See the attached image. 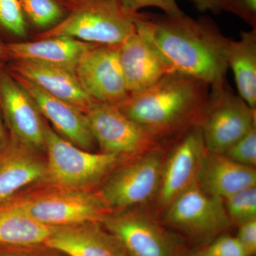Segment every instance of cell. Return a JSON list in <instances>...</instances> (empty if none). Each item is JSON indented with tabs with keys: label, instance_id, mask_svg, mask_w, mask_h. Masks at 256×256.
<instances>
[{
	"label": "cell",
	"instance_id": "obj_1",
	"mask_svg": "<svg viewBox=\"0 0 256 256\" xmlns=\"http://www.w3.org/2000/svg\"><path fill=\"white\" fill-rule=\"evenodd\" d=\"M136 30L172 72L206 82H226L229 40L210 18L138 13Z\"/></svg>",
	"mask_w": 256,
	"mask_h": 256
},
{
	"label": "cell",
	"instance_id": "obj_2",
	"mask_svg": "<svg viewBox=\"0 0 256 256\" xmlns=\"http://www.w3.org/2000/svg\"><path fill=\"white\" fill-rule=\"evenodd\" d=\"M210 88L198 79L171 72L148 88L129 94L118 107L162 140L198 124Z\"/></svg>",
	"mask_w": 256,
	"mask_h": 256
},
{
	"label": "cell",
	"instance_id": "obj_3",
	"mask_svg": "<svg viewBox=\"0 0 256 256\" xmlns=\"http://www.w3.org/2000/svg\"><path fill=\"white\" fill-rule=\"evenodd\" d=\"M45 152V182L65 190H90L119 165L131 159L118 154L85 150L64 139L46 124Z\"/></svg>",
	"mask_w": 256,
	"mask_h": 256
},
{
	"label": "cell",
	"instance_id": "obj_4",
	"mask_svg": "<svg viewBox=\"0 0 256 256\" xmlns=\"http://www.w3.org/2000/svg\"><path fill=\"white\" fill-rule=\"evenodd\" d=\"M138 14L128 13L117 0L79 2L62 22L38 38L64 36L92 44L120 45L136 32Z\"/></svg>",
	"mask_w": 256,
	"mask_h": 256
},
{
	"label": "cell",
	"instance_id": "obj_5",
	"mask_svg": "<svg viewBox=\"0 0 256 256\" xmlns=\"http://www.w3.org/2000/svg\"><path fill=\"white\" fill-rule=\"evenodd\" d=\"M38 223L50 227L98 222L102 223L112 210L98 193L90 190L56 188L14 204Z\"/></svg>",
	"mask_w": 256,
	"mask_h": 256
},
{
	"label": "cell",
	"instance_id": "obj_6",
	"mask_svg": "<svg viewBox=\"0 0 256 256\" xmlns=\"http://www.w3.org/2000/svg\"><path fill=\"white\" fill-rule=\"evenodd\" d=\"M256 109L230 90L227 82L210 88L198 126L207 152L223 154L256 126Z\"/></svg>",
	"mask_w": 256,
	"mask_h": 256
},
{
	"label": "cell",
	"instance_id": "obj_7",
	"mask_svg": "<svg viewBox=\"0 0 256 256\" xmlns=\"http://www.w3.org/2000/svg\"><path fill=\"white\" fill-rule=\"evenodd\" d=\"M164 158L160 146L127 160L108 176L99 195L111 210L150 201L158 194Z\"/></svg>",
	"mask_w": 256,
	"mask_h": 256
},
{
	"label": "cell",
	"instance_id": "obj_8",
	"mask_svg": "<svg viewBox=\"0 0 256 256\" xmlns=\"http://www.w3.org/2000/svg\"><path fill=\"white\" fill-rule=\"evenodd\" d=\"M86 114L102 152L132 158L160 146V138L128 118L118 106L96 102Z\"/></svg>",
	"mask_w": 256,
	"mask_h": 256
},
{
	"label": "cell",
	"instance_id": "obj_9",
	"mask_svg": "<svg viewBox=\"0 0 256 256\" xmlns=\"http://www.w3.org/2000/svg\"><path fill=\"white\" fill-rule=\"evenodd\" d=\"M120 46L94 44L76 68V75L82 88L96 102L118 106L129 96Z\"/></svg>",
	"mask_w": 256,
	"mask_h": 256
},
{
	"label": "cell",
	"instance_id": "obj_10",
	"mask_svg": "<svg viewBox=\"0 0 256 256\" xmlns=\"http://www.w3.org/2000/svg\"><path fill=\"white\" fill-rule=\"evenodd\" d=\"M168 225L194 237L206 238L230 226L224 200L204 191L197 182L164 210Z\"/></svg>",
	"mask_w": 256,
	"mask_h": 256
},
{
	"label": "cell",
	"instance_id": "obj_11",
	"mask_svg": "<svg viewBox=\"0 0 256 256\" xmlns=\"http://www.w3.org/2000/svg\"><path fill=\"white\" fill-rule=\"evenodd\" d=\"M206 152L198 124L180 134L163 162L156 196L160 208L164 210L176 197L197 182Z\"/></svg>",
	"mask_w": 256,
	"mask_h": 256
},
{
	"label": "cell",
	"instance_id": "obj_12",
	"mask_svg": "<svg viewBox=\"0 0 256 256\" xmlns=\"http://www.w3.org/2000/svg\"><path fill=\"white\" fill-rule=\"evenodd\" d=\"M101 224L118 238L129 256H181L178 239L140 212L110 213Z\"/></svg>",
	"mask_w": 256,
	"mask_h": 256
},
{
	"label": "cell",
	"instance_id": "obj_13",
	"mask_svg": "<svg viewBox=\"0 0 256 256\" xmlns=\"http://www.w3.org/2000/svg\"><path fill=\"white\" fill-rule=\"evenodd\" d=\"M0 106L12 137L38 152L45 151L46 124L32 98L11 74L0 73Z\"/></svg>",
	"mask_w": 256,
	"mask_h": 256
},
{
	"label": "cell",
	"instance_id": "obj_14",
	"mask_svg": "<svg viewBox=\"0 0 256 256\" xmlns=\"http://www.w3.org/2000/svg\"><path fill=\"white\" fill-rule=\"evenodd\" d=\"M11 75L32 98L42 116L52 124L55 132L74 146L92 151L96 142L85 112L47 94L28 79Z\"/></svg>",
	"mask_w": 256,
	"mask_h": 256
},
{
	"label": "cell",
	"instance_id": "obj_15",
	"mask_svg": "<svg viewBox=\"0 0 256 256\" xmlns=\"http://www.w3.org/2000/svg\"><path fill=\"white\" fill-rule=\"evenodd\" d=\"M100 224L52 227L44 245L68 256H128L118 238Z\"/></svg>",
	"mask_w": 256,
	"mask_h": 256
},
{
	"label": "cell",
	"instance_id": "obj_16",
	"mask_svg": "<svg viewBox=\"0 0 256 256\" xmlns=\"http://www.w3.org/2000/svg\"><path fill=\"white\" fill-rule=\"evenodd\" d=\"M11 70L12 73L28 79L47 94L72 104L85 114L98 102L84 90L74 70L25 60H14Z\"/></svg>",
	"mask_w": 256,
	"mask_h": 256
},
{
	"label": "cell",
	"instance_id": "obj_17",
	"mask_svg": "<svg viewBox=\"0 0 256 256\" xmlns=\"http://www.w3.org/2000/svg\"><path fill=\"white\" fill-rule=\"evenodd\" d=\"M38 152L12 137L9 146L0 156V202L32 184L45 182L46 161Z\"/></svg>",
	"mask_w": 256,
	"mask_h": 256
},
{
	"label": "cell",
	"instance_id": "obj_18",
	"mask_svg": "<svg viewBox=\"0 0 256 256\" xmlns=\"http://www.w3.org/2000/svg\"><path fill=\"white\" fill-rule=\"evenodd\" d=\"M120 54L129 94L148 88L172 72L137 30L120 44Z\"/></svg>",
	"mask_w": 256,
	"mask_h": 256
},
{
	"label": "cell",
	"instance_id": "obj_19",
	"mask_svg": "<svg viewBox=\"0 0 256 256\" xmlns=\"http://www.w3.org/2000/svg\"><path fill=\"white\" fill-rule=\"evenodd\" d=\"M38 40L4 44L5 56L14 60L52 64L75 72L82 56L94 45L64 36Z\"/></svg>",
	"mask_w": 256,
	"mask_h": 256
},
{
	"label": "cell",
	"instance_id": "obj_20",
	"mask_svg": "<svg viewBox=\"0 0 256 256\" xmlns=\"http://www.w3.org/2000/svg\"><path fill=\"white\" fill-rule=\"evenodd\" d=\"M197 184L204 191L224 200L256 186V172L255 168L238 164L224 154L207 152Z\"/></svg>",
	"mask_w": 256,
	"mask_h": 256
},
{
	"label": "cell",
	"instance_id": "obj_21",
	"mask_svg": "<svg viewBox=\"0 0 256 256\" xmlns=\"http://www.w3.org/2000/svg\"><path fill=\"white\" fill-rule=\"evenodd\" d=\"M227 60L238 96L256 109V28L242 32L236 41L229 40Z\"/></svg>",
	"mask_w": 256,
	"mask_h": 256
},
{
	"label": "cell",
	"instance_id": "obj_22",
	"mask_svg": "<svg viewBox=\"0 0 256 256\" xmlns=\"http://www.w3.org/2000/svg\"><path fill=\"white\" fill-rule=\"evenodd\" d=\"M52 228L33 220L14 204L0 208V246L44 245Z\"/></svg>",
	"mask_w": 256,
	"mask_h": 256
},
{
	"label": "cell",
	"instance_id": "obj_23",
	"mask_svg": "<svg viewBox=\"0 0 256 256\" xmlns=\"http://www.w3.org/2000/svg\"><path fill=\"white\" fill-rule=\"evenodd\" d=\"M20 1L28 25L43 30L42 32L48 31L60 24L72 10L60 0Z\"/></svg>",
	"mask_w": 256,
	"mask_h": 256
},
{
	"label": "cell",
	"instance_id": "obj_24",
	"mask_svg": "<svg viewBox=\"0 0 256 256\" xmlns=\"http://www.w3.org/2000/svg\"><path fill=\"white\" fill-rule=\"evenodd\" d=\"M230 224L240 226L256 218V186L246 188L224 198Z\"/></svg>",
	"mask_w": 256,
	"mask_h": 256
},
{
	"label": "cell",
	"instance_id": "obj_25",
	"mask_svg": "<svg viewBox=\"0 0 256 256\" xmlns=\"http://www.w3.org/2000/svg\"><path fill=\"white\" fill-rule=\"evenodd\" d=\"M28 28L20 0H0V30L23 38L28 36Z\"/></svg>",
	"mask_w": 256,
	"mask_h": 256
},
{
	"label": "cell",
	"instance_id": "obj_26",
	"mask_svg": "<svg viewBox=\"0 0 256 256\" xmlns=\"http://www.w3.org/2000/svg\"><path fill=\"white\" fill-rule=\"evenodd\" d=\"M236 162L254 168L256 165V127H254L224 152Z\"/></svg>",
	"mask_w": 256,
	"mask_h": 256
},
{
	"label": "cell",
	"instance_id": "obj_27",
	"mask_svg": "<svg viewBox=\"0 0 256 256\" xmlns=\"http://www.w3.org/2000/svg\"><path fill=\"white\" fill-rule=\"evenodd\" d=\"M122 8L130 14H136L144 8L154 6L164 12V14L180 15L183 12L178 8L176 0H117Z\"/></svg>",
	"mask_w": 256,
	"mask_h": 256
},
{
	"label": "cell",
	"instance_id": "obj_28",
	"mask_svg": "<svg viewBox=\"0 0 256 256\" xmlns=\"http://www.w3.org/2000/svg\"><path fill=\"white\" fill-rule=\"evenodd\" d=\"M210 256H248L236 237L224 235L204 250Z\"/></svg>",
	"mask_w": 256,
	"mask_h": 256
},
{
	"label": "cell",
	"instance_id": "obj_29",
	"mask_svg": "<svg viewBox=\"0 0 256 256\" xmlns=\"http://www.w3.org/2000/svg\"><path fill=\"white\" fill-rule=\"evenodd\" d=\"M222 10L232 13L252 28H256V0H226Z\"/></svg>",
	"mask_w": 256,
	"mask_h": 256
},
{
	"label": "cell",
	"instance_id": "obj_30",
	"mask_svg": "<svg viewBox=\"0 0 256 256\" xmlns=\"http://www.w3.org/2000/svg\"><path fill=\"white\" fill-rule=\"evenodd\" d=\"M239 242L244 247L248 256H255L256 252V218L240 224L238 236Z\"/></svg>",
	"mask_w": 256,
	"mask_h": 256
},
{
	"label": "cell",
	"instance_id": "obj_31",
	"mask_svg": "<svg viewBox=\"0 0 256 256\" xmlns=\"http://www.w3.org/2000/svg\"><path fill=\"white\" fill-rule=\"evenodd\" d=\"M196 9L200 12H220L223 10L226 0H190Z\"/></svg>",
	"mask_w": 256,
	"mask_h": 256
},
{
	"label": "cell",
	"instance_id": "obj_32",
	"mask_svg": "<svg viewBox=\"0 0 256 256\" xmlns=\"http://www.w3.org/2000/svg\"><path fill=\"white\" fill-rule=\"evenodd\" d=\"M0 250V256H42L30 252L28 246H3Z\"/></svg>",
	"mask_w": 256,
	"mask_h": 256
},
{
	"label": "cell",
	"instance_id": "obj_33",
	"mask_svg": "<svg viewBox=\"0 0 256 256\" xmlns=\"http://www.w3.org/2000/svg\"><path fill=\"white\" fill-rule=\"evenodd\" d=\"M60 1L63 2L64 4H66L70 9H72L74 5L76 4V2L75 0H60Z\"/></svg>",
	"mask_w": 256,
	"mask_h": 256
},
{
	"label": "cell",
	"instance_id": "obj_34",
	"mask_svg": "<svg viewBox=\"0 0 256 256\" xmlns=\"http://www.w3.org/2000/svg\"><path fill=\"white\" fill-rule=\"evenodd\" d=\"M4 57H6V56H5L4 44L0 40V58H4Z\"/></svg>",
	"mask_w": 256,
	"mask_h": 256
},
{
	"label": "cell",
	"instance_id": "obj_35",
	"mask_svg": "<svg viewBox=\"0 0 256 256\" xmlns=\"http://www.w3.org/2000/svg\"><path fill=\"white\" fill-rule=\"evenodd\" d=\"M190 256H210L207 255L206 252H205L204 250H202V252H195V254H192V255Z\"/></svg>",
	"mask_w": 256,
	"mask_h": 256
},
{
	"label": "cell",
	"instance_id": "obj_36",
	"mask_svg": "<svg viewBox=\"0 0 256 256\" xmlns=\"http://www.w3.org/2000/svg\"><path fill=\"white\" fill-rule=\"evenodd\" d=\"M3 137V128L2 126L1 121H0V142H1L2 139Z\"/></svg>",
	"mask_w": 256,
	"mask_h": 256
},
{
	"label": "cell",
	"instance_id": "obj_37",
	"mask_svg": "<svg viewBox=\"0 0 256 256\" xmlns=\"http://www.w3.org/2000/svg\"><path fill=\"white\" fill-rule=\"evenodd\" d=\"M76 2H82V1H86V0H75Z\"/></svg>",
	"mask_w": 256,
	"mask_h": 256
},
{
	"label": "cell",
	"instance_id": "obj_38",
	"mask_svg": "<svg viewBox=\"0 0 256 256\" xmlns=\"http://www.w3.org/2000/svg\"></svg>",
	"mask_w": 256,
	"mask_h": 256
}]
</instances>
